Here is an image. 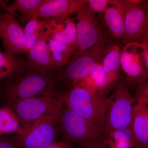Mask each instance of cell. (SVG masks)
<instances>
[{
	"instance_id": "6da1fadb",
	"label": "cell",
	"mask_w": 148,
	"mask_h": 148,
	"mask_svg": "<svg viewBox=\"0 0 148 148\" xmlns=\"http://www.w3.org/2000/svg\"><path fill=\"white\" fill-rule=\"evenodd\" d=\"M56 72L36 68L22 60L12 74L3 81L0 97L10 108L24 99L56 90Z\"/></svg>"
},
{
	"instance_id": "7a4b0ae2",
	"label": "cell",
	"mask_w": 148,
	"mask_h": 148,
	"mask_svg": "<svg viewBox=\"0 0 148 148\" xmlns=\"http://www.w3.org/2000/svg\"><path fill=\"white\" fill-rule=\"evenodd\" d=\"M56 95L70 110L94 125L103 132L108 98L102 93L75 85L66 92Z\"/></svg>"
},
{
	"instance_id": "3957f363",
	"label": "cell",
	"mask_w": 148,
	"mask_h": 148,
	"mask_svg": "<svg viewBox=\"0 0 148 148\" xmlns=\"http://www.w3.org/2000/svg\"><path fill=\"white\" fill-rule=\"evenodd\" d=\"M59 133L64 141L84 148L105 142L102 131L63 103L57 120Z\"/></svg>"
},
{
	"instance_id": "277c9868",
	"label": "cell",
	"mask_w": 148,
	"mask_h": 148,
	"mask_svg": "<svg viewBox=\"0 0 148 148\" xmlns=\"http://www.w3.org/2000/svg\"><path fill=\"white\" fill-rule=\"evenodd\" d=\"M109 45L106 39L89 49L73 54L71 61L56 72V86L64 83L71 85V88L79 81L90 75L97 65L102 63Z\"/></svg>"
},
{
	"instance_id": "5b68a950",
	"label": "cell",
	"mask_w": 148,
	"mask_h": 148,
	"mask_svg": "<svg viewBox=\"0 0 148 148\" xmlns=\"http://www.w3.org/2000/svg\"><path fill=\"white\" fill-rule=\"evenodd\" d=\"M63 106L55 92H51L24 99L9 108L15 115L22 128L44 116L53 117L57 120Z\"/></svg>"
},
{
	"instance_id": "8992f818",
	"label": "cell",
	"mask_w": 148,
	"mask_h": 148,
	"mask_svg": "<svg viewBox=\"0 0 148 148\" xmlns=\"http://www.w3.org/2000/svg\"><path fill=\"white\" fill-rule=\"evenodd\" d=\"M107 98L108 107L103 129L105 141L116 129L131 127L133 113L132 99L124 84H118Z\"/></svg>"
},
{
	"instance_id": "52a82bcc",
	"label": "cell",
	"mask_w": 148,
	"mask_h": 148,
	"mask_svg": "<svg viewBox=\"0 0 148 148\" xmlns=\"http://www.w3.org/2000/svg\"><path fill=\"white\" fill-rule=\"evenodd\" d=\"M59 134L57 119L44 116L20 127L14 138L21 148H44L56 142Z\"/></svg>"
},
{
	"instance_id": "ba28073f",
	"label": "cell",
	"mask_w": 148,
	"mask_h": 148,
	"mask_svg": "<svg viewBox=\"0 0 148 148\" xmlns=\"http://www.w3.org/2000/svg\"><path fill=\"white\" fill-rule=\"evenodd\" d=\"M125 34L123 42L141 43L148 34V1H123Z\"/></svg>"
},
{
	"instance_id": "9c48e42d",
	"label": "cell",
	"mask_w": 148,
	"mask_h": 148,
	"mask_svg": "<svg viewBox=\"0 0 148 148\" xmlns=\"http://www.w3.org/2000/svg\"><path fill=\"white\" fill-rule=\"evenodd\" d=\"M76 14L77 49L74 54L89 49L106 39L95 19V13L89 8L87 4Z\"/></svg>"
},
{
	"instance_id": "30bf717a",
	"label": "cell",
	"mask_w": 148,
	"mask_h": 148,
	"mask_svg": "<svg viewBox=\"0 0 148 148\" xmlns=\"http://www.w3.org/2000/svg\"><path fill=\"white\" fill-rule=\"evenodd\" d=\"M87 4V0H46L34 11L21 15L19 19L27 22L35 16L45 21H61L77 13Z\"/></svg>"
},
{
	"instance_id": "8fae6325",
	"label": "cell",
	"mask_w": 148,
	"mask_h": 148,
	"mask_svg": "<svg viewBox=\"0 0 148 148\" xmlns=\"http://www.w3.org/2000/svg\"><path fill=\"white\" fill-rule=\"evenodd\" d=\"M0 39L5 52L14 58L26 52L24 29L13 14L8 12L0 14Z\"/></svg>"
},
{
	"instance_id": "7c38bea8",
	"label": "cell",
	"mask_w": 148,
	"mask_h": 148,
	"mask_svg": "<svg viewBox=\"0 0 148 148\" xmlns=\"http://www.w3.org/2000/svg\"><path fill=\"white\" fill-rule=\"evenodd\" d=\"M51 34V32L47 33L36 41L27 52L26 61L36 68L57 72L59 69L53 60L48 44Z\"/></svg>"
},
{
	"instance_id": "4fadbf2b",
	"label": "cell",
	"mask_w": 148,
	"mask_h": 148,
	"mask_svg": "<svg viewBox=\"0 0 148 148\" xmlns=\"http://www.w3.org/2000/svg\"><path fill=\"white\" fill-rule=\"evenodd\" d=\"M120 59L122 68L128 76H139L145 66L142 44L130 42L125 44L121 51Z\"/></svg>"
},
{
	"instance_id": "5bb4252c",
	"label": "cell",
	"mask_w": 148,
	"mask_h": 148,
	"mask_svg": "<svg viewBox=\"0 0 148 148\" xmlns=\"http://www.w3.org/2000/svg\"><path fill=\"white\" fill-rule=\"evenodd\" d=\"M104 13V21L109 33L114 38L123 39L125 34L123 1H110Z\"/></svg>"
},
{
	"instance_id": "9a60e30c",
	"label": "cell",
	"mask_w": 148,
	"mask_h": 148,
	"mask_svg": "<svg viewBox=\"0 0 148 148\" xmlns=\"http://www.w3.org/2000/svg\"><path fill=\"white\" fill-rule=\"evenodd\" d=\"M47 21L52 24L50 37L77 49V30L75 19L68 17L61 21Z\"/></svg>"
},
{
	"instance_id": "2e32d148",
	"label": "cell",
	"mask_w": 148,
	"mask_h": 148,
	"mask_svg": "<svg viewBox=\"0 0 148 148\" xmlns=\"http://www.w3.org/2000/svg\"><path fill=\"white\" fill-rule=\"evenodd\" d=\"M52 26L49 21H45L34 16L24 29L26 52L32 48L38 39L49 32H52Z\"/></svg>"
},
{
	"instance_id": "e0dca14e",
	"label": "cell",
	"mask_w": 148,
	"mask_h": 148,
	"mask_svg": "<svg viewBox=\"0 0 148 148\" xmlns=\"http://www.w3.org/2000/svg\"><path fill=\"white\" fill-rule=\"evenodd\" d=\"M134 114L131 125L134 135L133 148H148V113L137 112Z\"/></svg>"
},
{
	"instance_id": "ac0fdd59",
	"label": "cell",
	"mask_w": 148,
	"mask_h": 148,
	"mask_svg": "<svg viewBox=\"0 0 148 148\" xmlns=\"http://www.w3.org/2000/svg\"><path fill=\"white\" fill-rule=\"evenodd\" d=\"M121 50L118 46L110 45L106 50L102 65L106 73L108 84L115 78L121 65Z\"/></svg>"
},
{
	"instance_id": "d6986e66",
	"label": "cell",
	"mask_w": 148,
	"mask_h": 148,
	"mask_svg": "<svg viewBox=\"0 0 148 148\" xmlns=\"http://www.w3.org/2000/svg\"><path fill=\"white\" fill-rule=\"evenodd\" d=\"M49 47L53 60L60 69L69 61L77 49L50 37L48 41Z\"/></svg>"
},
{
	"instance_id": "ffe728a7",
	"label": "cell",
	"mask_w": 148,
	"mask_h": 148,
	"mask_svg": "<svg viewBox=\"0 0 148 148\" xmlns=\"http://www.w3.org/2000/svg\"><path fill=\"white\" fill-rule=\"evenodd\" d=\"M105 142L110 148H133L134 135L132 127L116 129L110 133Z\"/></svg>"
},
{
	"instance_id": "44dd1931",
	"label": "cell",
	"mask_w": 148,
	"mask_h": 148,
	"mask_svg": "<svg viewBox=\"0 0 148 148\" xmlns=\"http://www.w3.org/2000/svg\"><path fill=\"white\" fill-rule=\"evenodd\" d=\"M19 129L18 120L10 109L0 108V131L2 134L17 132Z\"/></svg>"
},
{
	"instance_id": "7402d4cb",
	"label": "cell",
	"mask_w": 148,
	"mask_h": 148,
	"mask_svg": "<svg viewBox=\"0 0 148 148\" xmlns=\"http://www.w3.org/2000/svg\"><path fill=\"white\" fill-rule=\"evenodd\" d=\"M21 61L22 59L14 58L5 51H0V82L10 76Z\"/></svg>"
},
{
	"instance_id": "603a6c76",
	"label": "cell",
	"mask_w": 148,
	"mask_h": 148,
	"mask_svg": "<svg viewBox=\"0 0 148 148\" xmlns=\"http://www.w3.org/2000/svg\"><path fill=\"white\" fill-rule=\"evenodd\" d=\"M46 0H14L10 5L7 6L8 12L13 14L16 11L22 15L32 13L41 5Z\"/></svg>"
},
{
	"instance_id": "cb8c5ba5",
	"label": "cell",
	"mask_w": 148,
	"mask_h": 148,
	"mask_svg": "<svg viewBox=\"0 0 148 148\" xmlns=\"http://www.w3.org/2000/svg\"><path fill=\"white\" fill-rule=\"evenodd\" d=\"M90 76L94 82L95 86L102 90L109 84L102 63L98 64L91 72Z\"/></svg>"
},
{
	"instance_id": "d4e9b609",
	"label": "cell",
	"mask_w": 148,
	"mask_h": 148,
	"mask_svg": "<svg viewBox=\"0 0 148 148\" xmlns=\"http://www.w3.org/2000/svg\"><path fill=\"white\" fill-rule=\"evenodd\" d=\"M88 7L92 12L95 13L104 12L110 3V0H87Z\"/></svg>"
},
{
	"instance_id": "484cf974",
	"label": "cell",
	"mask_w": 148,
	"mask_h": 148,
	"mask_svg": "<svg viewBox=\"0 0 148 148\" xmlns=\"http://www.w3.org/2000/svg\"><path fill=\"white\" fill-rule=\"evenodd\" d=\"M0 148H21L18 146L15 138L7 137L0 138Z\"/></svg>"
},
{
	"instance_id": "4316f807",
	"label": "cell",
	"mask_w": 148,
	"mask_h": 148,
	"mask_svg": "<svg viewBox=\"0 0 148 148\" xmlns=\"http://www.w3.org/2000/svg\"><path fill=\"white\" fill-rule=\"evenodd\" d=\"M141 43L143 47L144 50V59L145 67L148 70V34L143 37Z\"/></svg>"
},
{
	"instance_id": "83f0119b",
	"label": "cell",
	"mask_w": 148,
	"mask_h": 148,
	"mask_svg": "<svg viewBox=\"0 0 148 148\" xmlns=\"http://www.w3.org/2000/svg\"><path fill=\"white\" fill-rule=\"evenodd\" d=\"M44 148H71L70 143L66 141L54 142L50 145Z\"/></svg>"
},
{
	"instance_id": "f1b7e54d",
	"label": "cell",
	"mask_w": 148,
	"mask_h": 148,
	"mask_svg": "<svg viewBox=\"0 0 148 148\" xmlns=\"http://www.w3.org/2000/svg\"><path fill=\"white\" fill-rule=\"evenodd\" d=\"M86 148H110V147L106 142H104Z\"/></svg>"
},
{
	"instance_id": "f546056e",
	"label": "cell",
	"mask_w": 148,
	"mask_h": 148,
	"mask_svg": "<svg viewBox=\"0 0 148 148\" xmlns=\"http://www.w3.org/2000/svg\"><path fill=\"white\" fill-rule=\"evenodd\" d=\"M6 2V1H1L0 0V4H1L3 5L6 6L5 4Z\"/></svg>"
},
{
	"instance_id": "4dcf8cb0",
	"label": "cell",
	"mask_w": 148,
	"mask_h": 148,
	"mask_svg": "<svg viewBox=\"0 0 148 148\" xmlns=\"http://www.w3.org/2000/svg\"><path fill=\"white\" fill-rule=\"evenodd\" d=\"M1 131H0V135H1Z\"/></svg>"
}]
</instances>
